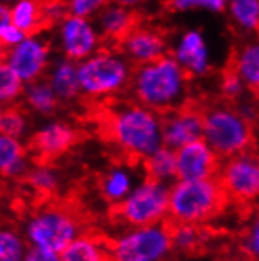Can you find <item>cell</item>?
<instances>
[{
  "mask_svg": "<svg viewBox=\"0 0 259 261\" xmlns=\"http://www.w3.org/2000/svg\"><path fill=\"white\" fill-rule=\"evenodd\" d=\"M107 2L108 0H71L69 8H71V14L85 17L101 10Z\"/></svg>",
  "mask_w": 259,
  "mask_h": 261,
  "instance_id": "obj_34",
  "label": "cell"
},
{
  "mask_svg": "<svg viewBox=\"0 0 259 261\" xmlns=\"http://www.w3.org/2000/svg\"><path fill=\"white\" fill-rule=\"evenodd\" d=\"M25 247L22 238L8 225H0V261H22Z\"/></svg>",
  "mask_w": 259,
  "mask_h": 261,
  "instance_id": "obj_28",
  "label": "cell"
},
{
  "mask_svg": "<svg viewBox=\"0 0 259 261\" xmlns=\"http://www.w3.org/2000/svg\"><path fill=\"white\" fill-rule=\"evenodd\" d=\"M208 234L203 225L192 223H171L173 249L178 253H195L205 246Z\"/></svg>",
  "mask_w": 259,
  "mask_h": 261,
  "instance_id": "obj_24",
  "label": "cell"
},
{
  "mask_svg": "<svg viewBox=\"0 0 259 261\" xmlns=\"http://www.w3.org/2000/svg\"><path fill=\"white\" fill-rule=\"evenodd\" d=\"M165 7L168 11H184L190 8H209L214 11H223L225 0H166Z\"/></svg>",
  "mask_w": 259,
  "mask_h": 261,
  "instance_id": "obj_33",
  "label": "cell"
},
{
  "mask_svg": "<svg viewBox=\"0 0 259 261\" xmlns=\"http://www.w3.org/2000/svg\"><path fill=\"white\" fill-rule=\"evenodd\" d=\"M231 11L245 29H259V0H231Z\"/></svg>",
  "mask_w": 259,
  "mask_h": 261,
  "instance_id": "obj_31",
  "label": "cell"
},
{
  "mask_svg": "<svg viewBox=\"0 0 259 261\" xmlns=\"http://www.w3.org/2000/svg\"><path fill=\"white\" fill-rule=\"evenodd\" d=\"M228 197L217 178L181 181L170 186V213L171 223H192L205 225L225 210Z\"/></svg>",
  "mask_w": 259,
  "mask_h": 261,
  "instance_id": "obj_4",
  "label": "cell"
},
{
  "mask_svg": "<svg viewBox=\"0 0 259 261\" xmlns=\"http://www.w3.org/2000/svg\"><path fill=\"white\" fill-rule=\"evenodd\" d=\"M25 38H28V36L13 24H8L0 30V43L5 44L10 49L14 47L16 44H19L21 41H24Z\"/></svg>",
  "mask_w": 259,
  "mask_h": 261,
  "instance_id": "obj_35",
  "label": "cell"
},
{
  "mask_svg": "<svg viewBox=\"0 0 259 261\" xmlns=\"http://www.w3.org/2000/svg\"><path fill=\"white\" fill-rule=\"evenodd\" d=\"M83 228V217L71 203L50 198L35 206L25 233L32 246L63 253L85 233Z\"/></svg>",
  "mask_w": 259,
  "mask_h": 261,
  "instance_id": "obj_3",
  "label": "cell"
},
{
  "mask_svg": "<svg viewBox=\"0 0 259 261\" xmlns=\"http://www.w3.org/2000/svg\"><path fill=\"white\" fill-rule=\"evenodd\" d=\"M143 169L148 178L171 186L178 179L176 151L168 146H160L156 153L143 161Z\"/></svg>",
  "mask_w": 259,
  "mask_h": 261,
  "instance_id": "obj_22",
  "label": "cell"
},
{
  "mask_svg": "<svg viewBox=\"0 0 259 261\" xmlns=\"http://www.w3.org/2000/svg\"><path fill=\"white\" fill-rule=\"evenodd\" d=\"M95 114L102 137L129 161H145L163 146L160 115L140 102L108 98L95 107Z\"/></svg>",
  "mask_w": 259,
  "mask_h": 261,
  "instance_id": "obj_1",
  "label": "cell"
},
{
  "mask_svg": "<svg viewBox=\"0 0 259 261\" xmlns=\"http://www.w3.org/2000/svg\"><path fill=\"white\" fill-rule=\"evenodd\" d=\"M59 96L50 82H30L25 88V102L43 115H52L59 109Z\"/></svg>",
  "mask_w": 259,
  "mask_h": 261,
  "instance_id": "obj_26",
  "label": "cell"
},
{
  "mask_svg": "<svg viewBox=\"0 0 259 261\" xmlns=\"http://www.w3.org/2000/svg\"><path fill=\"white\" fill-rule=\"evenodd\" d=\"M0 2H2L4 5H13V4H17V2H19V0H0Z\"/></svg>",
  "mask_w": 259,
  "mask_h": 261,
  "instance_id": "obj_40",
  "label": "cell"
},
{
  "mask_svg": "<svg viewBox=\"0 0 259 261\" xmlns=\"http://www.w3.org/2000/svg\"><path fill=\"white\" fill-rule=\"evenodd\" d=\"M49 47L33 38H25L19 44L11 47L8 63L17 72L22 82H35L43 76L47 66Z\"/></svg>",
  "mask_w": 259,
  "mask_h": 261,
  "instance_id": "obj_14",
  "label": "cell"
},
{
  "mask_svg": "<svg viewBox=\"0 0 259 261\" xmlns=\"http://www.w3.org/2000/svg\"><path fill=\"white\" fill-rule=\"evenodd\" d=\"M108 253L112 261H168L175 253L171 225L126 228L108 244Z\"/></svg>",
  "mask_w": 259,
  "mask_h": 261,
  "instance_id": "obj_7",
  "label": "cell"
},
{
  "mask_svg": "<svg viewBox=\"0 0 259 261\" xmlns=\"http://www.w3.org/2000/svg\"><path fill=\"white\" fill-rule=\"evenodd\" d=\"M83 139V133L66 123H50L40 129L27 145V154L36 165H50Z\"/></svg>",
  "mask_w": 259,
  "mask_h": 261,
  "instance_id": "obj_11",
  "label": "cell"
},
{
  "mask_svg": "<svg viewBox=\"0 0 259 261\" xmlns=\"http://www.w3.org/2000/svg\"><path fill=\"white\" fill-rule=\"evenodd\" d=\"M239 72L247 87L259 96V43H250L242 52L237 50Z\"/></svg>",
  "mask_w": 259,
  "mask_h": 261,
  "instance_id": "obj_27",
  "label": "cell"
},
{
  "mask_svg": "<svg viewBox=\"0 0 259 261\" xmlns=\"http://www.w3.org/2000/svg\"><path fill=\"white\" fill-rule=\"evenodd\" d=\"M50 85L57 96L65 101H71L79 96L80 93V82H79V72L77 68L71 62L60 63L55 71L52 72Z\"/></svg>",
  "mask_w": 259,
  "mask_h": 261,
  "instance_id": "obj_25",
  "label": "cell"
},
{
  "mask_svg": "<svg viewBox=\"0 0 259 261\" xmlns=\"http://www.w3.org/2000/svg\"><path fill=\"white\" fill-rule=\"evenodd\" d=\"M113 2L117 5H121V7H131V5H135V4L141 2V0H113Z\"/></svg>",
  "mask_w": 259,
  "mask_h": 261,
  "instance_id": "obj_38",
  "label": "cell"
},
{
  "mask_svg": "<svg viewBox=\"0 0 259 261\" xmlns=\"http://www.w3.org/2000/svg\"><path fill=\"white\" fill-rule=\"evenodd\" d=\"M24 90L22 79L10 66V63L0 62V104L11 102Z\"/></svg>",
  "mask_w": 259,
  "mask_h": 261,
  "instance_id": "obj_29",
  "label": "cell"
},
{
  "mask_svg": "<svg viewBox=\"0 0 259 261\" xmlns=\"http://www.w3.org/2000/svg\"><path fill=\"white\" fill-rule=\"evenodd\" d=\"M240 249L251 261H259V210L245 223L240 234Z\"/></svg>",
  "mask_w": 259,
  "mask_h": 261,
  "instance_id": "obj_30",
  "label": "cell"
},
{
  "mask_svg": "<svg viewBox=\"0 0 259 261\" xmlns=\"http://www.w3.org/2000/svg\"><path fill=\"white\" fill-rule=\"evenodd\" d=\"M205 140L220 159H228L253 148L254 130L251 121L226 101L205 104Z\"/></svg>",
  "mask_w": 259,
  "mask_h": 261,
  "instance_id": "obj_5",
  "label": "cell"
},
{
  "mask_svg": "<svg viewBox=\"0 0 259 261\" xmlns=\"http://www.w3.org/2000/svg\"><path fill=\"white\" fill-rule=\"evenodd\" d=\"M205 104L196 99H186L176 109L160 115L163 146L179 150L203 139L205 134Z\"/></svg>",
  "mask_w": 259,
  "mask_h": 261,
  "instance_id": "obj_10",
  "label": "cell"
},
{
  "mask_svg": "<svg viewBox=\"0 0 259 261\" xmlns=\"http://www.w3.org/2000/svg\"><path fill=\"white\" fill-rule=\"evenodd\" d=\"M8 24H11V10L0 2V30Z\"/></svg>",
  "mask_w": 259,
  "mask_h": 261,
  "instance_id": "obj_37",
  "label": "cell"
},
{
  "mask_svg": "<svg viewBox=\"0 0 259 261\" xmlns=\"http://www.w3.org/2000/svg\"><path fill=\"white\" fill-rule=\"evenodd\" d=\"M228 200L240 204L259 201V154L253 150L223 159L217 175Z\"/></svg>",
  "mask_w": 259,
  "mask_h": 261,
  "instance_id": "obj_8",
  "label": "cell"
},
{
  "mask_svg": "<svg viewBox=\"0 0 259 261\" xmlns=\"http://www.w3.org/2000/svg\"><path fill=\"white\" fill-rule=\"evenodd\" d=\"M220 165L221 159L203 139L176 150V172L181 181L217 178Z\"/></svg>",
  "mask_w": 259,
  "mask_h": 261,
  "instance_id": "obj_12",
  "label": "cell"
},
{
  "mask_svg": "<svg viewBox=\"0 0 259 261\" xmlns=\"http://www.w3.org/2000/svg\"><path fill=\"white\" fill-rule=\"evenodd\" d=\"M10 47H7L5 44H2V43H0V62H4L7 57H8V54H10Z\"/></svg>",
  "mask_w": 259,
  "mask_h": 261,
  "instance_id": "obj_39",
  "label": "cell"
},
{
  "mask_svg": "<svg viewBox=\"0 0 259 261\" xmlns=\"http://www.w3.org/2000/svg\"><path fill=\"white\" fill-rule=\"evenodd\" d=\"M22 261H63V259H62V253L33 246L25 252Z\"/></svg>",
  "mask_w": 259,
  "mask_h": 261,
  "instance_id": "obj_36",
  "label": "cell"
},
{
  "mask_svg": "<svg viewBox=\"0 0 259 261\" xmlns=\"http://www.w3.org/2000/svg\"><path fill=\"white\" fill-rule=\"evenodd\" d=\"M170 213V184L153 178H141L118 206L117 219L126 228L146 227L168 222Z\"/></svg>",
  "mask_w": 259,
  "mask_h": 261,
  "instance_id": "obj_6",
  "label": "cell"
},
{
  "mask_svg": "<svg viewBox=\"0 0 259 261\" xmlns=\"http://www.w3.org/2000/svg\"><path fill=\"white\" fill-rule=\"evenodd\" d=\"M32 189L33 197H36V204L53 198L59 189V178L50 165H36V169L25 173L22 178Z\"/></svg>",
  "mask_w": 259,
  "mask_h": 261,
  "instance_id": "obj_23",
  "label": "cell"
},
{
  "mask_svg": "<svg viewBox=\"0 0 259 261\" xmlns=\"http://www.w3.org/2000/svg\"><path fill=\"white\" fill-rule=\"evenodd\" d=\"M27 150L19 140L0 134V175L8 178H24L27 173Z\"/></svg>",
  "mask_w": 259,
  "mask_h": 261,
  "instance_id": "obj_20",
  "label": "cell"
},
{
  "mask_svg": "<svg viewBox=\"0 0 259 261\" xmlns=\"http://www.w3.org/2000/svg\"><path fill=\"white\" fill-rule=\"evenodd\" d=\"M165 41V33L160 29L140 25L129 35V38L120 47V52L126 54L132 65H143L166 55Z\"/></svg>",
  "mask_w": 259,
  "mask_h": 261,
  "instance_id": "obj_15",
  "label": "cell"
},
{
  "mask_svg": "<svg viewBox=\"0 0 259 261\" xmlns=\"http://www.w3.org/2000/svg\"><path fill=\"white\" fill-rule=\"evenodd\" d=\"M62 36L65 54L71 62H79L88 57L98 44V36L93 27L83 17L74 14L63 21Z\"/></svg>",
  "mask_w": 259,
  "mask_h": 261,
  "instance_id": "obj_16",
  "label": "cell"
},
{
  "mask_svg": "<svg viewBox=\"0 0 259 261\" xmlns=\"http://www.w3.org/2000/svg\"><path fill=\"white\" fill-rule=\"evenodd\" d=\"M98 21L102 50L115 54L120 52V47L129 38V35L143 24V14L121 5H110L101 10Z\"/></svg>",
  "mask_w": 259,
  "mask_h": 261,
  "instance_id": "obj_13",
  "label": "cell"
},
{
  "mask_svg": "<svg viewBox=\"0 0 259 261\" xmlns=\"http://www.w3.org/2000/svg\"><path fill=\"white\" fill-rule=\"evenodd\" d=\"M11 24L22 30L28 38L49 30L44 21L41 0H19L14 4L11 8Z\"/></svg>",
  "mask_w": 259,
  "mask_h": 261,
  "instance_id": "obj_19",
  "label": "cell"
},
{
  "mask_svg": "<svg viewBox=\"0 0 259 261\" xmlns=\"http://www.w3.org/2000/svg\"><path fill=\"white\" fill-rule=\"evenodd\" d=\"M80 88L88 96H104L127 87L131 71L112 52L101 50L77 68Z\"/></svg>",
  "mask_w": 259,
  "mask_h": 261,
  "instance_id": "obj_9",
  "label": "cell"
},
{
  "mask_svg": "<svg viewBox=\"0 0 259 261\" xmlns=\"http://www.w3.org/2000/svg\"><path fill=\"white\" fill-rule=\"evenodd\" d=\"M0 133H2V110H0Z\"/></svg>",
  "mask_w": 259,
  "mask_h": 261,
  "instance_id": "obj_41",
  "label": "cell"
},
{
  "mask_svg": "<svg viewBox=\"0 0 259 261\" xmlns=\"http://www.w3.org/2000/svg\"><path fill=\"white\" fill-rule=\"evenodd\" d=\"M192 79L173 55H163L143 65H132L127 87L137 102L162 115L181 106L186 98V82Z\"/></svg>",
  "mask_w": 259,
  "mask_h": 261,
  "instance_id": "obj_2",
  "label": "cell"
},
{
  "mask_svg": "<svg viewBox=\"0 0 259 261\" xmlns=\"http://www.w3.org/2000/svg\"><path fill=\"white\" fill-rule=\"evenodd\" d=\"M138 181L131 164H117L101 176L99 191L102 198L115 208L132 192Z\"/></svg>",
  "mask_w": 259,
  "mask_h": 261,
  "instance_id": "obj_17",
  "label": "cell"
},
{
  "mask_svg": "<svg viewBox=\"0 0 259 261\" xmlns=\"http://www.w3.org/2000/svg\"><path fill=\"white\" fill-rule=\"evenodd\" d=\"M63 261H112L108 244L95 236L83 233L62 253Z\"/></svg>",
  "mask_w": 259,
  "mask_h": 261,
  "instance_id": "obj_21",
  "label": "cell"
},
{
  "mask_svg": "<svg viewBox=\"0 0 259 261\" xmlns=\"http://www.w3.org/2000/svg\"><path fill=\"white\" fill-rule=\"evenodd\" d=\"M25 126V112L21 106H8L2 110V134L17 139L24 134Z\"/></svg>",
  "mask_w": 259,
  "mask_h": 261,
  "instance_id": "obj_32",
  "label": "cell"
},
{
  "mask_svg": "<svg viewBox=\"0 0 259 261\" xmlns=\"http://www.w3.org/2000/svg\"><path fill=\"white\" fill-rule=\"evenodd\" d=\"M175 59L192 77L205 72L208 69V54L201 35L196 32H190L184 36Z\"/></svg>",
  "mask_w": 259,
  "mask_h": 261,
  "instance_id": "obj_18",
  "label": "cell"
}]
</instances>
